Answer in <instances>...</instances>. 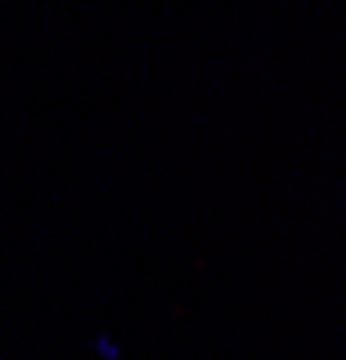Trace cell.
I'll return each instance as SVG.
<instances>
[{"label":"cell","mask_w":346,"mask_h":360,"mask_svg":"<svg viewBox=\"0 0 346 360\" xmlns=\"http://www.w3.org/2000/svg\"><path fill=\"white\" fill-rule=\"evenodd\" d=\"M94 349H98L101 360H120V356H123L120 342H115L112 335H98V339H94Z\"/></svg>","instance_id":"1"}]
</instances>
